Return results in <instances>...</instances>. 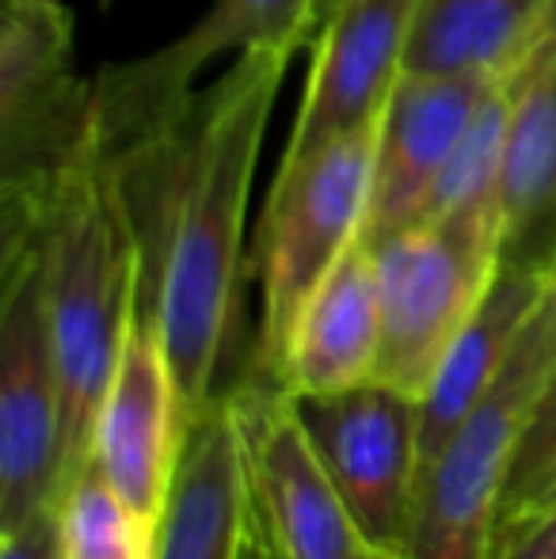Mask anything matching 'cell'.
Segmentation results:
<instances>
[{"instance_id":"obj_1","label":"cell","mask_w":556,"mask_h":559,"mask_svg":"<svg viewBox=\"0 0 556 559\" xmlns=\"http://www.w3.org/2000/svg\"><path fill=\"white\" fill-rule=\"evenodd\" d=\"M289 58L279 46L237 53L184 111L104 148L138 248V309L161 332L187 427L229 392L248 194Z\"/></svg>"},{"instance_id":"obj_2","label":"cell","mask_w":556,"mask_h":559,"mask_svg":"<svg viewBox=\"0 0 556 559\" xmlns=\"http://www.w3.org/2000/svg\"><path fill=\"white\" fill-rule=\"evenodd\" d=\"M46 312L61 389V491L96 461L99 407L138 312L141 266L104 145L66 171L38 206ZM58 491V495H61Z\"/></svg>"},{"instance_id":"obj_3","label":"cell","mask_w":556,"mask_h":559,"mask_svg":"<svg viewBox=\"0 0 556 559\" xmlns=\"http://www.w3.org/2000/svg\"><path fill=\"white\" fill-rule=\"evenodd\" d=\"M374 130H358L332 141L305 168L275 176L256 228L248 259L260 286V324L252 343V373L282 389V366L294 328L309 297L332 266L363 240L370 210Z\"/></svg>"},{"instance_id":"obj_4","label":"cell","mask_w":556,"mask_h":559,"mask_svg":"<svg viewBox=\"0 0 556 559\" xmlns=\"http://www.w3.org/2000/svg\"><path fill=\"white\" fill-rule=\"evenodd\" d=\"M99 148L96 81L76 73L61 0L0 8V222H31L46 194Z\"/></svg>"},{"instance_id":"obj_5","label":"cell","mask_w":556,"mask_h":559,"mask_svg":"<svg viewBox=\"0 0 556 559\" xmlns=\"http://www.w3.org/2000/svg\"><path fill=\"white\" fill-rule=\"evenodd\" d=\"M553 369L556 328L542 297L492 392L423 464L409 559H492L519 438Z\"/></svg>"},{"instance_id":"obj_6","label":"cell","mask_w":556,"mask_h":559,"mask_svg":"<svg viewBox=\"0 0 556 559\" xmlns=\"http://www.w3.org/2000/svg\"><path fill=\"white\" fill-rule=\"evenodd\" d=\"M61 389L35 222L0 225V530L58 507Z\"/></svg>"},{"instance_id":"obj_7","label":"cell","mask_w":556,"mask_h":559,"mask_svg":"<svg viewBox=\"0 0 556 559\" xmlns=\"http://www.w3.org/2000/svg\"><path fill=\"white\" fill-rule=\"evenodd\" d=\"M370 251L378 259L381 294L374 381L423 400L504 263V222L484 214L438 217L404 228Z\"/></svg>"},{"instance_id":"obj_8","label":"cell","mask_w":556,"mask_h":559,"mask_svg":"<svg viewBox=\"0 0 556 559\" xmlns=\"http://www.w3.org/2000/svg\"><path fill=\"white\" fill-rule=\"evenodd\" d=\"M245 472V559H386L328 479L286 389H229Z\"/></svg>"},{"instance_id":"obj_9","label":"cell","mask_w":556,"mask_h":559,"mask_svg":"<svg viewBox=\"0 0 556 559\" xmlns=\"http://www.w3.org/2000/svg\"><path fill=\"white\" fill-rule=\"evenodd\" d=\"M328 479L374 548L409 559L423 472L419 400L386 381L294 396Z\"/></svg>"},{"instance_id":"obj_10","label":"cell","mask_w":556,"mask_h":559,"mask_svg":"<svg viewBox=\"0 0 556 559\" xmlns=\"http://www.w3.org/2000/svg\"><path fill=\"white\" fill-rule=\"evenodd\" d=\"M324 0H214L171 43L134 61H115L96 76L99 145L111 148L184 111L199 73L222 53L263 46L301 50L320 23Z\"/></svg>"},{"instance_id":"obj_11","label":"cell","mask_w":556,"mask_h":559,"mask_svg":"<svg viewBox=\"0 0 556 559\" xmlns=\"http://www.w3.org/2000/svg\"><path fill=\"white\" fill-rule=\"evenodd\" d=\"M419 0H335L312 35V66L275 176L305 168L347 133L378 126L409 66Z\"/></svg>"},{"instance_id":"obj_12","label":"cell","mask_w":556,"mask_h":559,"mask_svg":"<svg viewBox=\"0 0 556 559\" xmlns=\"http://www.w3.org/2000/svg\"><path fill=\"white\" fill-rule=\"evenodd\" d=\"M496 73H416L404 69L374 130V176L363 243L419 225L442 164L458 148Z\"/></svg>"},{"instance_id":"obj_13","label":"cell","mask_w":556,"mask_h":559,"mask_svg":"<svg viewBox=\"0 0 556 559\" xmlns=\"http://www.w3.org/2000/svg\"><path fill=\"white\" fill-rule=\"evenodd\" d=\"M187 442V412L156 324L134 312L119 369L99 407L96 464L111 487L161 525Z\"/></svg>"},{"instance_id":"obj_14","label":"cell","mask_w":556,"mask_h":559,"mask_svg":"<svg viewBox=\"0 0 556 559\" xmlns=\"http://www.w3.org/2000/svg\"><path fill=\"white\" fill-rule=\"evenodd\" d=\"M507 153L499 183L504 263L556 266V20L504 73Z\"/></svg>"},{"instance_id":"obj_15","label":"cell","mask_w":556,"mask_h":559,"mask_svg":"<svg viewBox=\"0 0 556 559\" xmlns=\"http://www.w3.org/2000/svg\"><path fill=\"white\" fill-rule=\"evenodd\" d=\"M381 354L378 259L363 240L309 297L282 366L289 396H328L374 381Z\"/></svg>"},{"instance_id":"obj_16","label":"cell","mask_w":556,"mask_h":559,"mask_svg":"<svg viewBox=\"0 0 556 559\" xmlns=\"http://www.w3.org/2000/svg\"><path fill=\"white\" fill-rule=\"evenodd\" d=\"M156 559H245V472L229 392L187 427Z\"/></svg>"},{"instance_id":"obj_17","label":"cell","mask_w":556,"mask_h":559,"mask_svg":"<svg viewBox=\"0 0 556 559\" xmlns=\"http://www.w3.org/2000/svg\"><path fill=\"white\" fill-rule=\"evenodd\" d=\"M545 289H549V271H534V266H514L499 263L496 278H492L484 301L461 328L453 346L446 350L442 366H438L435 381L427 384L419 400L423 412V464L430 453L442 449L446 438L469 419L476 404L492 392L499 373L511 361L514 346L527 332L530 317L542 305Z\"/></svg>"},{"instance_id":"obj_18","label":"cell","mask_w":556,"mask_h":559,"mask_svg":"<svg viewBox=\"0 0 556 559\" xmlns=\"http://www.w3.org/2000/svg\"><path fill=\"white\" fill-rule=\"evenodd\" d=\"M553 20L556 0H419L404 69L504 76Z\"/></svg>"},{"instance_id":"obj_19","label":"cell","mask_w":556,"mask_h":559,"mask_svg":"<svg viewBox=\"0 0 556 559\" xmlns=\"http://www.w3.org/2000/svg\"><path fill=\"white\" fill-rule=\"evenodd\" d=\"M504 153H507V81L499 76L492 92L481 99L473 122L465 126L458 148L442 164L430 199L423 206V222L438 217L484 214L499 217V183H504Z\"/></svg>"},{"instance_id":"obj_20","label":"cell","mask_w":556,"mask_h":559,"mask_svg":"<svg viewBox=\"0 0 556 559\" xmlns=\"http://www.w3.org/2000/svg\"><path fill=\"white\" fill-rule=\"evenodd\" d=\"M156 530L92 461L58 495L61 559H156Z\"/></svg>"},{"instance_id":"obj_21","label":"cell","mask_w":556,"mask_h":559,"mask_svg":"<svg viewBox=\"0 0 556 559\" xmlns=\"http://www.w3.org/2000/svg\"><path fill=\"white\" fill-rule=\"evenodd\" d=\"M553 453H556V369L549 373V381L542 384L534 407H530V419H527V430H522V438H519V453H514L511 484H507V491H514L519 484H527V479L534 476V472L542 468Z\"/></svg>"},{"instance_id":"obj_22","label":"cell","mask_w":556,"mask_h":559,"mask_svg":"<svg viewBox=\"0 0 556 559\" xmlns=\"http://www.w3.org/2000/svg\"><path fill=\"white\" fill-rule=\"evenodd\" d=\"M553 507H556V453L527 479V484H519L514 491H507L504 510H499V525H496V545Z\"/></svg>"},{"instance_id":"obj_23","label":"cell","mask_w":556,"mask_h":559,"mask_svg":"<svg viewBox=\"0 0 556 559\" xmlns=\"http://www.w3.org/2000/svg\"><path fill=\"white\" fill-rule=\"evenodd\" d=\"M0 559H61L58 507L43 510L12 530H0Z\"/></svg>"},{"instance_id":"obj_24","label":"cell","mask_w":556,"mask_h":559,"mask_svg":"<svg viewBox=\"0 0 556 559\" xmlns=\"http://www.w3.org/2000/svg\"><path fill=\"white\" fill-rule=\"evenodd\" d=\"M492 559H556V507L499 540Z\"/></svg>"},{"instance_id":"obj_25","label":"cell","mask_w":556,"mask_h":559,"mask_svg":"<svg viewBox=\"0 0 556 559\" xmlns=\"http://www.w3.org/2000/svg\"><path fill=\"white\" fill-rule=\"evenodd\" d=\"M545 312H549V320H553V328H556V266H553V274H549V289H545Z\"/></svg>"},{"instance_id":"obj_26","label":"cell","mask_w":556,"mask_h":559,"mask_svg":"<svg viewBox=\"0 0 556 559\" xmlns=\"http://www.w3.org/2000/svg\"><path fill=\"white\" fill-rule=\"evenodd\" d=\"M332 4H335V0H324V4H320V20H324V12H328ZM317 27H320V23H317Z\"/></svg>"},{"instance_id":"obj_27","label":"cell","mask_w":556,"mask_h":559,"mask_svg":"<svg viewBox=\"0 0 556 559\" xmlns=\"http://www.w3.org/2000/svg\"><path fill=\"white\" fill-rule=\"evenodd\" d=\"M386 559H404V556H386Z\"/></svg>"},{"instance_id":"obj_28","label":"cell","mask_w":556,"mask_h":559,"mask_svg":"<svg viewBox=\"0 0 556 559\" xmlns=\"http://www.w3.org/2000/svg\"><path fill=\"white\" fill-rule=\"evenodd\" d=\"M104 4H111V0H104Z\"/></svg>"}]
</instances>
